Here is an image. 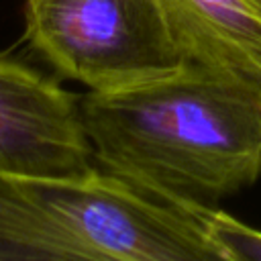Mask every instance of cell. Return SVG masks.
Wrapping results in <instances>:
<instances>
[{"instance_id":"cell-1","label":"cell","mask_w":261,"mask_h":261,"mask_svg":"<svg viewBox=\"0 0 261 261\" xmlns=\"http://www.w3.org/2000/svg\"><path fill=\"white\" fill-rule=\"evenodd\" d=\"M96 165L175 206H208L261 175V82L186 63L171 75L82 96Z\"/></svg>"},{"instance_id":"cell-2","label":"cell","mask_w":261,"mask_h":261,"mask_svg":"<svg viewBox=\"0 0 261 261\" xmlns=\"http://www.w3.org/2000/svg\"><path fill=\"white\" fill-rule=\"evenodd\" d=\"M24 41L90 92H116L186 65L159 0H24Z\"/></svg>"},{"instance_id":"cell-3","label":"cell","mask_w":261,"mask_h":261,"mask_svg":"<svg viewBox=\"0 0 261 261\" xmlns=\"http://www.w3.org/2000/svg\"><path fill=\"white\" fill-rule=\"evenodd\" d=\"M0 186L57 228L118 261H230L204 226L208 206L157 200L100 167L59 181L0 177Z\"/></svg>"},{"instance_id":"cell-4","label":"cell","mask_w":261,"mask_h":261,"mask_svg":"<svg viewBox=\"0 0 261 261\" xmlns=\"http://www.w3.org/2000/svg\"><path fill=\"white\" fill-rule=\"evenodd\" d=\"M96 167L82 98L31 65L0 55V177L59 181Z\"/></svg>"},{"instance_id":"cell-5","label":"cell","mask_w":261,"mask_h":261,"mask_svg":"<svg viewBox=\"0 0 261 261\" xmlns=\"http://www.w3.org/2000/svg\"><path fill=\"white\" fill-rule=\"evenodd\" d=\"M186 63L261 82V10L251 0H159Z\"/></svg>"},{"instance_id":"cell-6","label":"cell","mask_w":261,"mask_h":261,"mask_svg":"<svg viewBox=\"0 0 261 261\" xmlns=\"http://www.w3.org/2000/svg\"><path fill=\"white\" fill-rule=\"evenodd\" d=\"M0 261H118L65 230L0 186Z\"/></svg>"},{"instance_id":"cell-7","label":"cell","mask_w":261,"mask_h":261,"mask_svg":"<svg viewBox=\"0 0 261 261\" xmlns=\"http://www.w3.org/2000/svg\"><path fill=\"white\" fill-rule=\"evenodd\" d=\"M202 218L210 239L230 261H261L259 228H253L216 208H204Z\"/></svg>"},{"instance_id":"cell-8","label":"cell","mask_w":261,"mask_h":261,"mask_svg":"<svg viewBox=\"0 0 261 261\" xmlns=\"http://www.w3.org/2000/svg\"><path fill=\"white\" fill-rule=\"evenodd\" d=\"M251 2H253V4H255L259 10H261V0H251Z\"/></svg>"}]
</instances>
